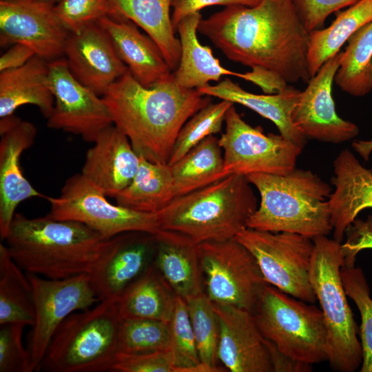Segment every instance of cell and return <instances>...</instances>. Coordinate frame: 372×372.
<instances>
[{
  "label": "cell",
  "mask_w": 372,
  "mask_h": 372,
  "mask_svg": "<svg viewBox=\"0 0 372 372\" xmlns=\"http://www.w3.org/2000/svg\"><path fill=\"white\" fill-rule=\"evenodd\" d=\"M198 32L229 60L270 72L287 84L311 78L308 68L310 32L293 0H260L254 6H226L205 19Z\"/></svg>",
  "instance_id": "6da1fadb"
},
{
  "label": "cell",
  "mask_w": 372,
  "mask_h": 372,
  "mask_svg": "<svg viewBox=\"0 0 372 372\" xmlns=\"http://www.w3.org/2000/svg\"><path fill=\"white\" fill-rule=\"evenodd\" d=\"M113 125L130 140L135 152L155 163H169L184 124L211 103L197 89L179 86L172 76L151 87L139 83L129 72L102 96Z\"/></svg>",
  "instance_id": "7a4b0ae2"
},
{
  "label": "cell",
  "mask_w": 372,
  "mask_h": 372,
  "mask_svg": "<svg viewBox=\"0 0 372 372\" xmlns=\"http://www.w3.org/2000/svg\"><path fill=\"white\" fill-rule=\"evenodd\" d=\"M14 262L27 273L49 279L90 274L112 243L81 223L15 213L4 239Z\"/></svg>",
  "instance_id": "3957f363"
},
{
  "label": "cell",
  "mask_w": 372,
  "mask_h": 372,
  "mask_svg": "<svg viewBox=\"0 0 372 372\" xmlns=\"http://www.w3.org/2000/svg\"><path fill=\"white\" fill-rule=\"evenodd\" d=\"M246 177L260 196L247 228L311 239L333 230L329 203L332 189L316 174L296 167L284 175L254 173Z\"/></svg>",
  "instance_id": "277c9868"
},
{
  "label": "cell",
  "mask_w": 372,
  "mask_h": 372,
  "mask_svg": "<svg viewBox=\"0 0 372 372\" xmlns=\"http://www.w3.org/2000/svg\"><path fill=\"white\" fill-rule=\"evenodd\" d=\"M251 185L246 176L231 174L176 197L158 212L161 229L198 245L235 238L258 206Z\"/></svg>",
  "instance_id": "5b68a950"
},
{
  "label": "cell",
  "mask_w": 372,
  "mask_h": 372,
  "mask_svg": "<svg viewBox=\"0 0 372 372\" xmlns=\"http://www.w3.org/2000/svg\"><path fill=\"white\" fill-rule=\"evenodd\" d=\"M120 320L114 300L71 313L53 335L38 371H112L118 353Z\"/></svg>",
  "instance_id": "8992f818"
},
{
  "label": "cell",
  "mask_w": 372,
  "mask_h": 372,
  "mask_svg": "<svg viewBox=\"0 0 372 372\" xmlns=\"http://www.w3.org/2000/svg\"><path fill=\"white\" fill-rule=\"evenodd\" d=\"M313 240L310 282L327 327L328 361L335 371L353 372L362 364V351L341 277L342 244L327 236Z\"/></svg>",
  "instance_id": "52a82bcc"
},
{
  "label": "cell",
  "mask_w": 372,
  "mask_h": 372,
  "mask_svg": "<svg viewBox=\"0 0 372 372\" xmlns=\"http://www.w3.org/2000/svg\"><path fill=\"white\" fill-rule=\"evenodd\" d=\"M252 313L262 336L285 355L310 365L328 361V334L320 308L267 284Z\"/></svg>",
  "instance_id": "ba28073f"
},
{
  "label": "cell",
  "mask_w": 372,
  "mask_h": 372,
  "mask_svg": "<svg viewBox=\"0 0 372 372\" xmlns=\"http://www.w3.org/2000/svg\"><path fill=\"white\" fill-rule=\"evenodd\" d=\"M106 196L81 173L70 176L57 197L46 196L48 217L85 224L105 238L127 232L155 236L161 230L158 213L136 211L109 202Z\"/></svg>",
  "instance_id": "9c48e42d"
},
{
  "label": "cell",
  "mask_w": 372,
  "mask_h": 372,
  "mask_svg": "<svg viewBox=\"0 0 372 372\" xmlns=\"http://www.w3.org/2000/svg\"><path fill=\"white\" fill-rule=\"evenodd\" d=\"M198 256L209 299L252 312L268 284L253 254L233 238L198 244Z\"/></svg>",
  "instance_id": "30bf717a"
},
{
  "label": "cell",
  "mask_w": 372,
  "mask_h": 372,
  "mask_svg": "<svg viewBox=\"0 0 372 372\" xmlns=\"http://www.w3.org/2000/svg\"><path fill=\"white\" fill-rule=\"evenodd\" d=\"M235 238L255 257L268 284L308 303L316 301L309 275L313 239L294 233L247 227Z\"/></svg>",
  "instance_id": "8fae6325"
},
{
  "label": "cell",
  "mask_w": 372,
  "mask_h": 372,
  "mask_svg": "<svg viewBox=\"0 0 372 372\" xmlns=\"http://www.w3.org/2000/svg\"><path fill=\"white\" fill-rule=\"evenodd\" d=\"M225 130L218 138L227 176L254 173L284 175L296 168L302 149L282 135L265 134L246 123L234 105L227 111Z\"/></svg>",
  "instance_id": "7c38bea8"
},
{
  "label": "cell",
  "mask_w": 372,
  "mask_h": 372,
  "mask_svg": "<svg viewBox=\"0 0 372 372\" xmlns=\"http://www.w3.org/2000/svg\"><path fill=\"white\" fill-rule=\"evenodd\" d=\"M34 298V321L28 336L33 371H38L50 342L59 327L71 313L98 303L90 274L65 279H49L27 273Z\"/></svg>",
  "instance_id": "4fadbf2b"
},
{
  "label": "cell",
  "mask_w": 372,
  "mask_h": 372,
  "mask_svg": "<svg viewBox=\"0 0 372 372\" xmlns=\"http://www.w3.org/2000/svg\"><path fill=\"white\" fill-rule=\"evenodd\" d=\"M49 82L54 105L47 118L48 127L79 135L85 141L94 143L103 130L113 125L102 96L72 75L65 59L49 62Z\"/></svg>",
  "instance_id": "5bb4252c"
},
{
  "label": "cell",
  "mask_w": 372,
  "mask_h": 372,
  "mask_svg": "<svg viewBox=\"0 0 372 372\" xmlns=\"http://www.w3.org/2000/svg\"><path fill=\"white\" fill-rule=\"evenodd\" d=\"M70 32L54 5L39 0L0 1V44L21 43L48 62L63 55Z\"/></svg>",
  "instance_id": "9a60e30c"
},
{
  "label": "cell",
  "mask_w": 372,
  "mask_h": 372,
  "mask_svg": "<svg viewBox=\"0 0 372 372\" xmlns=\"http://www.w3.org/2000/svg\"><path fill=\"white\" fill-rule=\"evenodd\" d=\"M342 54L340 51L327 60L309 79L292 111L293 123L307 138L338 144L359 134L355 123L338 115L332 97V85Z\"/></svg>",
  "instance_id": "2e32d148"
},
{
  "label": "cell",
  "mask_w": 372,
  "mask_h": 372,
  "mask_svg": "<svg viewBox=\"0 0 372 372\" xmlns=\"http://www.w3.org/2000/svg\"><path fill=\"white\" fill-rule=\"evenodd\" d=\"M155 251L151 234L127 232L113 237L90 274L99 300H116L153 264Z\"/></svg>",
  "instance_id": "e0dca14e"
},
{
  "label": "cell",
  "mask_w": 372,
  "mask_h": 372,
  "mask_svg": "<svg viewBox=\"0 0 372 372\" xmlns=\"http://www.w3.org/2000/svg\"><path fill=\"white\" fill-rule=\"evenodd\" d=\"M0 235L4 240L22 201L34 197L45 198L23 174L20 158L23 151L34 143L37 128L14 116L0 120Z\"/></svg>",
  "instance_id": "ac0fdd59"
},
{
  "label": "cell",
  "mask_w": 372,
  "mask_h": 372,
  "mask_svg": "<svg viewBox=\"0 0 372 372\" xmlns=\"http://www.w3.org/2000/svg\"><path fill=\"white\" fill-rule=\"evenodd\" d=\"M63 54L72 75L99 96L129 72L109 35L97 22L78 32H70Z\"/></svg>",
  "instance_id": "d6986e66"
},
{
  "label": "cell",
  "mask_w": 372,
  "mask_h": 372,
  "mask_svg": "<svg viewBox=\"0 0 372 372\" xmlns=\"http://www.w3.org/2000/svg\"><path fill=\"white\" fill-rule=\"evenodd\" d=\"M213 303V302H212ZM218 327V360L231 372H273L266 339L251 311L213 303Z\"/></svg>",
  "instance_id": "ffe728a7"
},
{
  "label": "cell",
  "mask_w": 372,
  "mask_h": 372,
  "mask_svg": "<svg viewBox=\"0 0 372 372\" xmlns=\"http://www.w3.org/2000/svg\"><path fill=\"white\" fill-rule=\"evenodd\" d=\"M85 154L81 174L106 196L115 198L132 181L141 156L114 125L103 130Z\"/></svg>",
  "instance_id": "44dd1931"
},
{
  "label": "cell",
  "mask_w": 372,
  "mask_h": 372,
  "mask_svg": "<svg viewBox=\"0 0 372 372\" xmlns=\"http://www.w3.org/2000/svg\"><path fill=\"white\" fill-rule=\"evenodd\" d=\"M333 167L331 184L335 189L329 203L333 239L341 242L359 213L372 208V170L364 167L347 149L340 152Z\"/></svg>",
  "instance_id": "7402d4cb"
},
{
  "label": "cell",
  "mask_w": 372,
  "mask_h": 372,
  "mask_svg": "<svg viewBox=\"0 0 372 372\" xmlns=\"http://www.w3.org/2000/svg\"><path fill=\"white\" fill-rule=\"evenodd\" d=\"M109 35L117 55L130 74L151 87L169 79L172 69L157 44L142 34L131 21L105 17L97 22Z\"/></svg>",
  "instance_id": "603a6c76"
},
{
  "label": "cell",
  "mask_w": 372,
  "mask_h": 372,
  "mask_svg": "<svg viewBox=\"0 0 372 372\" xmlns=\"http://www.w3.org/2000/svg\"><path fill=\"white\" fill-rule=\"evenodd\" d=\"M201 19L200 12H195L185 17L176 27L180 57L177 68L172 73L174 81L186 89H198L209 85L211 81H219L223 76H231L257 85L259 76L256 72L240 73L223 67L211 49L200 43L197 32Z\"/></svg>",
  "instance_id": "cb8c5ba5"
},
{
  "label": "cell",
  "mask_w": 372,
  "mask_h": 372,
  "mask_svg": "<svg viewBox=\"0 0 372 372\" xmlns=\"http://www.w3.org/2000/svg\"><path fill=\"white\" fill-rule=\"evenodd\" d=\"M197 90L203 95L238 103L254 111L273 122L284 137L302 149L304 147L307 138L291 120L292 111L302 92L293 86L288 85L275 94H256L225 78L215 85H208Z\"/></svg>",
  "instance_id": "d4e9b609"
},
{
  "label": "cell",
  "mask_w": 372,
  "mask_h": 372,
  "mask_svg": "<svg viewBox=\"0 0 372 372\" xmlns=\"http://www.w3.org/2000/svg\"><path fill=\"white\" fill-rule=\"evenodd\" d=\"M154 237L153 265L175 296L187 300L203 293L198 245L171 231L161 229Z\"/></svg>",
  "instance_id": "484cf974"
},
{
  "label": "cell",
  "mask_w": 372,
  "mask_h": 372,
  "mask_svg": "<svg viewBox=\"0 0 372 372\" xmlns=\"http://www.w3.org/2000/svg\"><path fill=\"white\" fill-rule=\"evenodd\" d=\"M28 104L37 106L47 118L54 109L49 62L37 55L21 67L0 73V118Z\"/></svg>",
  "instance_id": "4316f807"
},
{
  "label": "cell",
  "mask_w": 372,
  "mask_h": 372,
  "mask_svg": "<svg viewBox=\"0 0 372 372\" xmlns=\"http://www.w3.org/2000/svg\"><path fill=\"white\" fill-rule=\"evenodd\" d=\"M172 0H110L114 16L141 28L157 44L172 70L178 65L180 43L175 35L170 7Z\"/></svg>",
  "instance_id": "83f0119b"
},
{
  "label": "cell",
  "mask_w": 372,
  "mask_h": 372,
  "mask_svg": "<svg viewBox=\"0 0 372 372\" xmlns=\"http://www.w3.org/2000/svg\"><path fill=\"white\" fill-rule=\"evenodd\" d=\"M116 302L120 320L146 318L169 322L176 296L152 264Z\"/></svg>",
  "instance_id": "f1b7e54d"
},
{
  "label": "cell",
  "mask_w": 372,
  "mask_h": 372,
  "mask_svg": "<svg viewBox=\"0 0 372 372\" xmlns=\"http://www.w3.org/2000/svg\"><path fill=\"white\" fill-rule=\"evenodd\" d=\"M170 166L174 198L227 176L224 170L223 149L218 138L214 135L203 139Z\"/></svg>",
  "instance_id": "f546056e"
},
{
  "label": "cell",
  "mask_w": 372,
  "mask_h": 372,
  "mask_svg": "<svg viewBox=\"0 0 372 372\" xmlns=\"http://www.w3.org/2000/svg\"><path fill=\"white\" fill-rule=\"evenodd\" d=\"M114 198L116 204L136 211L159 212L174 198L171 166L141 156L132 181Z\"/></svg>",
  "instance_id": "4dcf8cb0"
},
{
  "label": "cell",
  "mask_w": 372,
  "mask_h": 372,
  "mask_svg": "<svg viewBox=\"0 0 372 372\" xmlns=\"http://www.w3.org/2000/svg\"><path fill=\"white\" fill-rule=\"evenodd\" d=\"M372 21V0H359L337 14L331 24L310 32L308 68L311 76L359 29Z\"/></svg>",
  "instance_id": "1f68e13d"
},
{
  "label": "cell",
  "mask_w": 372,
  "mask_h": 372,
  "mask_svg": "<svg viewBox=\"0 0 372 372\" xmlns=\"http://www.w3.org/2000/svg\"><path fill=\"white\" fill-rule=\"evenodd\" d=\"M14 262L6 245L0 243V324L34 321L33 291L27 273Z\"/></svg>",
  "instance_id": "d6a6232c"
},
{
  "label": "cell",
  "mask_w": 372,
  "mask_h": 372,
  "mask_svg": "<svg viewBox=\"0 0 372 372\" xmlns=\"http://www.w3.org/2000/svg\"><path fill=\"white\" fill-rule=\"evenodd\" d=\"M334 81L344 92L363 96L372 90V21L348 40Z\"/></svg>",
  "instance_id": "836d02e7"
},
{
  "label": "cell",
  "mask_w": 372,
  "mask_h": 372,
  "mask_svg": "<svg viewBox=\"0 0 372 372\" xmlns=\"http://www.w3.org/2000/svg\"><path fill=\"white\" fill-rule=\"evenodd\" d=\"M170 326V348L175 372H219L220 367H212L200 362L185 300L176 296Z\"/></svg>",
  "instance_id": "e575fe53"
},
{
  "label": "cell",
  "mask_w": 372,
  "mask_h": 372,
  "mask_svg": "<svg viewBox=\"0 0 372 372\" xmlns=\"http://www.w3.org/2000/svg\"><path fill=\"white\" fill-rule=\"evenodd\" d=\"M169 322L146 318L120 320L118 353H141L170 349Z\"/></svg>",
  "instance_id": "d590c367"
},
{
  "label": "cell",
  "mask_w": 372,
  "mask_h": 372,
  "mask_svg": "<svg viewBox=\"0 0 372 372\" xmlns=\"http://www.w3.org/2000/svg\"><path fill=\"white\" fill-rule=\"evenodd\" d=\"M231 102L210 103L195 113L182 127L176 139L169 165L180 160L193 147L209 136L219 133Z\"/></svg>",
  "instance_id": "8d00e7d4"
},
{
  "label": "cell",
  "mask_w": 372,
  "mask_h": 372,
  "mask_svg": "<svg viewBox=\"0 0 372 372\" xmlns=\"http://www.w3.org/2000/svg\"><path fill=\"white\" fill-rule=\"evenodd\" d=\"M185 302L200 362L218 367L219 327L213 303L205 292Z\"/></svg>",
  "instance_id": "74e56055"
},
{
  "label": "cell",
  "mask_w": 372,
  "mask_h": 372,
  "mask_svg": "<svg viewBox=\"0 0 372 372\" xmlns=\"http://www.w3.org/2000/svg\"><path fill=\"white\" fill-rule=\"evenodd\" d=\"M341 277L347 295L353 300L361 316L360 337L362 351L361 372H372V298L363 271L343 266Z\"/></svg>",
  "instance_id": "f35d334b"
},
{
  "label": "cell",
  "mask_w": 372,
  "mask_h": 372,
  "mask_svg": "<svg viewBox=\"0 0 372 372\" xmlns=\"http://www.w3.org/2000/svg\"><path fill=\"white\" fill-rule=\"evenodd\" d=\"M54 10L63 25L73 33L103 17L114 16L110 0H61Z\"/></svg>",
  "instance_id": "ab89813d"
},
{
  "label": "cell",
  "mask_w": 372,
  "mask_h": 372,
  "mask_svg": "<svg viewBox=\"0 0 372 372\" xmlns=\"http://www.w3.org/2000/svg\"><path fill=\"white\" fill-rule=\"evenodd\" d=\"M26 325L21 322L0 324V372H32L29 351L23 343Z\"/></svg>",
  "instance_id": "60d3db41"
},
{
  "label": "cell",
  "mask_w": 372,
  "mask_h": 372,
  "mask_svg": "<svg viewBox=\"0 0 372 372\" xmlns=\"http://www.w3.org/2000/svg\"><path fill=\"white\" fill-rule=\"evenodd\" d=\"M112 371L119 372H175L170 349L141 353H118Z\"/></svg>",
  "instance_id": "b9f144b4"
},
{
  "label": "cell",
  "mask_w": 372,
  "mask_h": 372,
  "mask_svg": "<svg viewBox=\"0 0 372 372\" xmlns=\"http://www.w3.org/2000/svg\"><path fill=\"white\" fill-rule=\"evenodd\" d=\"M296 10L309 32L321 29L327 17L359 0H293Z\"/></svg>",
  "instance_id": "7bdbcfd3"
},
{
  "label": "cell",
  "mask_w": 372,
  "mask_h": 372,
  "mask_svg": "<svg viewBox=\"0 0 372 372\" xmlns=\"http://www.w3.org/2000/svg\"><path fill=\"white\" fill-rule=\"evenodd\" d=\"M347 228L346 243L342 245L345 267H353L355 256L362 249L372 248V216L366 221L354 220Z\"/></svg>",
  "instance_id": "ee69618b"
},
{
  "label": "cell",
  "mask_w": 372,
  "mask_h": 372,
  "mask_svg": "<svg viewBox=\"0 0 372 372\" xmlns=\"http://www.w3.org/2000/svg\"><path fill=\"white\" fill-rule=\"evenodd\" d=\"M260 0H172V7L173 12L172 14V22L174 30L181 20L185 17L199 12L200 10L210 6H234L242 5L254 6Z\"/></svg>",
  "instance_id": "f6af8a7d"
},
{
  "label": "cell",
  "mask_w": 372,
  "mask_h": 372,
  "mask_svg": "<svg viewBox=\"0 0 372 372\" xmlns=\"http://www.w3.org/2000/svg\"><path fill=\"white\" fill-rule=\"evenodd\" d=\"M266 342L271 356L273 372H308L311 371V365L290 358L282 353L273 342L267 339Z\"/></svg>",
  "instance_id": "bcb514c9"
},
{
  "label": "cell",
  "mask_w": 372,
  "mask_h": 372,
  "mask_svg": "<svg viewBox=\"0 0 372 372\" xmlns=\"http://www.w3.org/2000/svg\"><path fill=\"white\" fill-rule=\"evenodd\" d=\"M35 55L28 46L15 43L0 57V72L21 67Z\"/></svg>",
  "instance_id": "7dc6e473"
},
{
  "label": "cell",
  "mask_w": 372,
  "mask_h": 372,
  "mask_svg": "<svg viewBox=\"0 0 372 372\" xmlns=\"http://www.w3.org/2000/svg\"><path fill=\"white\" fill-rule=\"evenodd\" d=\"M352 146L355 151L358 152L363 158L367 161L372 152V140L371 141H356L353 142Z\"/></svg>",
  "instance_id": "c3c4849f"
},
{
  "label": "cell",
  "mask_w": 372,
  "mask_h": 372,
  "mask_svg": "<svg viewBox=\"0 0 372 372\" xmlns=\"http://www.w3.org/2000/svg\"><path fill=\"white\" fill-rule=\"evenodd\" d=\"M43 2L48 3L52 5H56L59 2H60L61 0H39Z\"/></svg>",
  "instance_id": "681fc988"
}]
</instances>
